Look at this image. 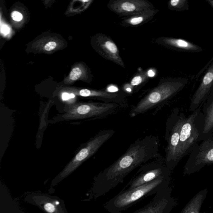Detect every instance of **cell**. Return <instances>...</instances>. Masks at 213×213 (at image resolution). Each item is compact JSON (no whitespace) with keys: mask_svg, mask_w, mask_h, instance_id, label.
<instances>
[{"mask_svg":"<svg viewBox=\"0 0 213 213\" xmlns=\"http://www.w3.org/2000/svg\"><path fill=\"white\" fill-rule=\"evenodd\" d=\"M159 138L153 135L139 138L131 144L122 156L97 177V197L104 196L122 183L125 178L136 168L159 157Z\"/></svg>","mask_w":213,"mask_h":213,"instance_id":"6da1fadb","label":"cell"},{"mask_svg":"<svg viewBox=\"0 0 213 213\" xmlns=\"http://www.w3.org/2000/svg\"><path fill=\"white\" fill-rule=\"evenodd\" d=\"M188 78H168L161 80L158 85L148 92L135 105L131 107L130 116L134 118L155 109L157 112L187 85Z\"/></svg>","mask_w":213,"mask_h":213,"instance_id":"7a4b0ae2","label":"cell"},{"mask_svg":"<svg viewBox=\"0 0 213 213\" xmlns=\"http://www.w3.org/2000/svg\"><path fill=\"white\" fill-rule=\"evenodd\" d=\"M171 175L164 176L130 190H122L104 205L110 213H122L145 197L169 187Z\"/></svg>","mask_w":213,"mask_h":213,"instance_id":"3957f363","label":"cell"},{"mask_svg":"<svg viewBox=\"0 0 213 213\" xmlns=\"http://www.w3.org/2000/svg\"><path fill=\"white\" fill-rule=\"evenodd\" d=\"M179 108H174L167 118L165 139L167 142L165 159L167 168L172 172L180 162V130L185 117Z\"/></svg>","mask_w":213,"mask_h":213,"instance_id":"277c9868","label":"cell"},{"mask_svg":"<svg viewBox=\"0 0 213 213\" xmlns=\"http://www.w3.org/2000/svg\"><path fill=\"white\" fill-rule=\"evenodd\" d=\"M124 108L114 103L81 102L71 105L61 115V118L63 120L105 119L118 113L121 108Z\"/></svg>","mask_w":213,"mask_h":213,"instance_id":"5b68a950","label":"cell"},{"mask_svg":"<svg viewBox=\"0 0 213 213\" xmlns=\"http://www.w3.org/2000/svg\"><path fill=\"white\" fill-rule=\"evenodd\" d=\"M204 126L201 106L188 117H185L180 130V159L189 155L197 145L201 141Z\"/></svg>","mask_w":213,"mask_h":213,"instance_id":"8992f818","label":"cell"},{"mask_svg":"<svg viewBox=\"0 0 213 213\" xmlns=\"http://www.w3.org/2000/svg\"><path fill=\"white\" fill-rule=\"evenodd\" d=\"M111 129L101 130L86 143L61 172L60 178H63L73 172L89 158L94 155L100 148L115 134Z\"/></svg>","mask_w":213,"mask_h":213,"instance_id":"52a82bcc","label":"cell"},{"mask_svg":"<svg viewBox=\"0 0 213 213\" xmlns=\"http://www.w3.org/2000/svg\"><path fill=\"white\" fill-rule=\"evenodd\" d=\"M171 171L167 167L165 158H158L141 166L132 179L122 190L133 189L151 182L157 178L171 175Z\"/></svg>","mask_w":213,"mask_h":213,"instance_id":"ba28073f","label":"cell"},{"mask_svg":"<svg viewBox=\"0 0 213 213\" xmlns=\"http://www.w3.org/2000/svg\"><path fill=\"white\" fill-rule=\"evenodd\" d=\"M213 164V136L201 141L190 153L184 167V175L195 173Z\"/></svg>","mask_w":213,"mask_h":213,"instance_id":"9c48e42d","label":"cell"},{"mask_svg":"<svg viewBox=\"0 0 213 213\" xmlns=\"http://www.w3.org/2000/svg\"><path fill=\"white\" fill-rule=\"evenodd\" d=\"M108 7L111 12L124 17L155 9L152 3L147 0H111Z\"/></svg>","mask_w":213,"mask_h":213,"instance_id":"30bf717a","label":"cell"},{"mask_svg":"<svg viewBox=\"0 0 213 213\" xmlns=\"http://www.w3.org/2000/svg\"><path fill=\"white\" fill-rule=\"evenodd\" d=\"M169 187L158 191L149 204L132 213H169L176 206L175 199L171 195Z\"/></svg>","mask_w":213,"mask_h":213,"instance_id":"8fae6325","label":"cell"},{"mask_svg":"<svg viewBox=\"0 0 213 213\" xmlns=\"http://www.w3.org/2000/svg\"><path fill=\"white\" fill-rule=\"evenodd\" d=\"M94 45L95 50L102 57L125 68V65L118 47L109 37L103 34L98 35L95 38Z\"/></svg>","mask_w":213,"mask_h":213,"instance_id":"7c38bea8","label":"cell"},{"mask_svg":"<svg viewBox=\"0 0 213 213\" xmlns=\"http://www.w3.org/2000/svg\"><path fill=\"white\" fill-rule=\"evenodd\" d=\"M213 89V61L211 62L202 78L197 90L192 97L189 111L193 112L201 106Z\"/></svg>","mask_w":213,"mask_h":213,"instance_id":"4fadbf2b","label":"cell"},{"mask_svg":"<svg viewBox=\"0 0 213 213\" xmlns=\"http://www.w3.org/2000/svg\"><path fill=\"white\" fill-rule=\"evenodd\" d=\"M155 43L175 51L188 53H200L203 50L200 46L187 40L181 38L161 37L155 40Z\"/></svg>","mask_w":213,"mask_h":213,"instance_id":"5bb4252c","label":"cell"},{"mask_svg":"<svg viewBox=\"0 0 213 213\" xmlns=\"http://www.w3.org/2000/svg\"><path fill=\"white\" fill-rule=\"evenodd\" d=\"M203 115V130L201 141L213 136V96L208 97L201 106Z\"/></svg>","mask_w":213,"mask_h":213,"instance_id":"9a60e30c","label":"cell"},{"mask_svg":"<svg viewBox=\"0 0 213 213\" xmlns=\"http://www.w3.org/2000/svg\"><path fill=\"white\" fill-rule=\"evenodd\" d=\"M159 12V10L155 9H148L135 15L125 17L122 18L120 24L125 27L141 26L151 21Z\"/></svg>","mask_w":213,"mask_h":213,"instance_id":"2e32d148","label":"cell"},{"mask_svg":"<svg viewBox=\"0 0 213 213\" xmlns=\"http://www.w3.org/2000/svg\"><path fill=\"white\" fill-rule=\"evenodd\" d=\"M208 188L200 191L185 205L180 213H207L200 211L202 205L207 197Z\"/></svg>","mask_w":213,"mask_h":213,"instance_id":"e0dca14e","label":"cell"},{"mask_svg":"<svg viewBox=\"0 0 213 213\" xmlns=\"http://www.w3.org/2000/svg\"><path fill=\"white\" fill-rule=\"evenodd\" d=\"M148 72L143 70L139 71L130 81V87L127 88V92H137L143 85L149 80Z\"/></svg>","mask_w":213,"mask_h":213,"instance_id":"ac0fdd59","label":"cell"},{"mask_svg":"<svg viewBox=\"0 0 213 213\" xmlns=\"http://www.w3.org/2000/svg\"><path fill=\"white\" fill-rule=\"evenodd\" d=\"M168 6L169 9L178 12L188 11L189 8L188 0H171L168 2Z\"/></svg>","mask_w":213,"mask_h":213,"instance_id":"d6986e66","label":"cell"},{"mask_svg":"<svg viewBox=\"0 0 213 213\" xmlns=\"http://www.w3.org/2000/svg\"><path fill=\"white\" fill-rule=\"evenodd\" d=\"M82 74V71L79 67L74 68L72 69L69 75V79L73 81L78 80L81 77Z\"/></svg>","mask_w":213,"mask_h":213,"instance_id":"ffe728a7","label":"cell"},{"mask_svg":"<svg viewBox=\"0 0 213 213\" xmlns=\"http://www.w3.org/2000/svg\"><path fill=\"white\" fill-rule=\"evenodd\" d=\"M57 46V43L54 41H50L45 45L44 49L45 51H49L54 50Z\"/></svg>","mask_w":213,"mask_h":213,"instance_id":"44dd1931","label":"cell"},{"mask_svg":"<svg viewBox=\"0 0 213 213\" xmlns=\"http://www.w3.org/2000/svg\"><path fill=\"white\" fill-rule=\"evenodd\" d=\"M12 17L13 20L16 22H20L23 19V15L19 12L14 11L12 13Z\"/></svg>","mask_w":213,"mask_h":213,"instance_id":"7402d4cb","label":"cell"},{"mask_svg":"<svg viewBox=\"0 0 213 213\" xmlns=\"http://www.w3.org/2000/svg\"><path fill=\"white\" fill-rule=\"evenodd\" d=\"M44 209L48 213H53L55 211V207L53 204L51 203H46L44 206Z\"/></svg>","mask_w":213,"mask_h":213,"instance_id":"603a6c76","label":"cell"},{"mask_svg":"<svg viewBox=\"0 0 213 213\" xmlns=\"http://www.w3.org/2000/svg\"><path fill=\"white\" fill-rule=\"evenodd\" d=\"M75 97L74 93L69 94L67 92H64L62 95V99L63 100H69L70 98H73Z\"/></svg>","mask_w":213,"mask_h":213,"instance_id":"cb8c5ba5","label":"cell"},{"mask_svg":"<svg viewBox=\"0 0 213 213\" xmlns=\"http://www.w3.org/2000/svg\"><path fill=\"white\" fill-rule=\"evenodd\" d=\"M206 2H207L208 3V4L213 9V0H207Z\"/></svg>","mask_w":213,"mask_h":213,"instance_id":"d4e9b609","label":"cell"},{"mask_svg":"<svg viewBox=\"0 0 213 213\" xmlns=\"http://www.w3.org/2000/svg\"><path fill=\"white\" fill-rule=\"evenodd\" d=\"M211 96H213V89H212V90L211 92L210 95H209L208 96V97H211Z\"/></svg>","mask_w":213,"mask_h":213,"instance_id":"484cf974","label":"cell"},{"mask_svg":"<svg viewBox=\"0 0 213 213\" xmlns=\"http://www.w3.org/2000/svg\"><path fill=\"white\" fill-rule=\"evenodd\" d=\"M59 203H59V202L58 201H55V204H56V205H59Z\"/></svg>","mask_w":213,"mask_h":213,"instance_id":"4316f807","label":"cell"}]
</instances>
